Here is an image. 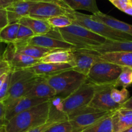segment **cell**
Wrapping results in <instances>:
<instances>
[{
    "instance_id": "9c48e42d",
    "label": "cell",
    "mask_w": 132,
    "mask_h": 132,
    "mask_svg": "<svg viewBox=\"0 0 132 132\" xmlns=\"http://www.w3.org/2000/svg\"><path fill=\"white\" fill-rule=\"evenodd\" d=\"M114 87H115L114 84L97 86L88 106L98 111H114L119 108L121 106L114 102L111 97V91Z\"/></svg>"
},
{
    "instance_id": "7c38bea8",
    "label": "cell",
    "mask_w": 132,
    "mask_h": 132,
    "mask_svg": "<svg viewBox=\"0 0 132 132\" xmlns=\"http://www.w3.org/2000/svg\"><path fill=\"white\" fill-rule=\"evenodd\" d=\"M114 111L88 113L69 119V121L72 126V132H82L100 120L111 116Z\"/></svg>"
},
{
    "instance_id": "277c9868",
    "label": "cell",
    "mask_w": 132,
    "mask_h": 132,
    "mask_svg": "<svg viewBox=\"0 0 132 132\" xmlns=\"http://www.w3.org/2000/svg\"><path fill=\"white\" fill-rule=\"evenodd\" d=\"M67 16L73 22L89 29L107 40L114 41H132V37L126 33L111 27L109 25L94 20L90 15L71 10Z\"/></svg>"
},
{
    "instance_id": "5b68a950",
    "label": "cell",
    "mask_w": 132,
    "mask_h": 132,
    "mask_svg": "<svg viewBox=\"0 0 132 132\" xmlns=\"http://www.w3.org/2000/svg\"><path fill=\"white\" fill-rule=\"evenodd\" d=\"M44 77L37 76L27 69L11 71V82L8 95L3 101L6 109L18 99L23 97L27 93Z\"/></svg>"
},
{
    "instance_id": "836d02e7",
    "label": "cell",
    "mask_w": 132,
    "mask_h": 132,
    "mask_svg": "<svg viewBox=\"0 0 132 132\" xmlns=\"http://www.w3.org/2000/svg\"><path fill=\"white\" fill-rule=\"evenodd\" d=\"M115 7L124 12V10L132 3L131 0H109Z\"/></svg>"
},
{
    "instance_id": "7402d4cb",
    "label": "cell",
    "mask_w": 132,
    "mask_h": 132,
    "mask_svg": "<svg viewBox=\"0 0 132 132\" xmlns=\"http://www.w3.org/2000/svg\"><path fill=\"white\" fill-rule=\"evenodd\" d=\"M55 96L54 89L47 82L45 77H42L24 96L51 99Z\"/></svg>"
},
{
    "instance_id": "b9f144b4",
    "label": "cell",
    "mask_w": 132,
    "mask_h": 132,
    "mask_svg": "<svg viewBox=\"0 0 132 132\" xmlns=\"http://www.w3.org/2000/svg\"><path fill=\"white\" fill-rule=\"evenodd\" d=\"M124 13L127 14L128 15H130V16H132V3L131 5H129L124 11Z\"/></svg>"
},
{
    "instance_id": "3957f363",
    "label": "cell",
    "mask_w": 132,
    "mask_h": 132,
    "mask_svg": "<svg viewBox=\"0 0 132 132\" xmlns=\"http://www.w3.org/2000/svg\"><path fill=\"white\" fill-rule=\"evenodd\" d=\"M96 87V85L86 80L78 89L65 98H54V105L68 119V117L75 111L88 106L93 97Z\"/></svg>"
},
{
    "instance_id": "9a60e30c",
    "label": "cell",
    "mask_w": 132,
    "mask_h": 132,
    "mask_svg": "<svg viewBox=\"0 0 132 132\" xmlns=\"http://www.w3.org/2000/svg\"><path fill=\"white\" fill-rule=\"evenodd\" d=\"M25 69L37 76L48 77L72 69V66L68 63H39Z\"/></svg>"
},
{
    "instance_id": "cb8c5ba5",
    "label": "cell",
    "mask_w": 132,
    "mask_h": 132,
    "mask_svg": "<svg viewBox=\"0 0 132 132\" xmlns=\"http://www.w3.org/2000/svg\"><path fill=\"white\" fill-rule=\"evenodd\" d=\"M73 50L58 49L42 58L40 60V63H70L73 58Z\"/></svg>"
},
{
    "instance_id": "2e32d148",
    "label": "cell",
    "mask_w": 132,
    "mask_h": 132,
    "mask_svg": "<svg viewBox=\"0 0 132 132\" xmlns=\"http://www.w3.org/2000/svg\"><path fill=\"white\" fill-rule=\"evenodd\" d=\"M113 131L122 132L132 127V110L120 107L111 116Z\"/></svg>"
},
{
    "instance_id": "8992f818",
    "label": "cell",
    "mask_w": 132,
    "mask_h": 132,
    "mask_svg": "<svg viewBox=\"0 0 132 132\" xmlns=\"http://www.w3.org/2000/svg\"><path fill=\"white\" fill-rule=\"evenodd\" d=\"M45 79L55 91V97L64 99L78 89L87 80V77L69 69L45 77Z\"/></svg>"
},
{
    "instance_id": "f1b7e54d",
    "label": "cell",
    "mask_w": 132,
    "mask_h": 132,
    "mask_svg": "<svg viewBox=\"0 0 132 132\" xmlns=\"http://www.w3.org/2000/svg\"><path fill=\"white\" fill-rule=\"evenodd\" d=\"M49 25L53 29L55 28H63L73 24V20L66 15L54 16L47 20Z\"/></svg>"
},
{
    "instance_id": "484cf974",
    "label": "cell",
    "mask_w": 132,
    "mask_h": 132,
    "mask_svg": "<svg viewBox=\"0 0 132 132\" xmlns=\"http://www.w3.org/2000/svg\"><path fill=\"white\" fill-rule=\"evenodd\" d=\"M19 27L20 23L15 22L9 23L0 30V41L6 44L14 43L16 40Z\"/></svg>"
},
{
    "instance_id": "d590c367",
    "label": "cell",
    "mask_w": 132,
    "mask_h": 132,
    "mask_svg": "<svg viewBox=\"0 0 132 132\" xmlns=\"http://www.w3.org/2000/svg\"><path fill=\"white\" fill-rule=\"evenodd\" d=\"M9 24L7 12L5 9H0V30Z\"/></svg>"
},
{
    "instance_id": "4dcf8cb0",
    "label": "cell",
    "mask_w": 132,
    "mask_h": 132,
    "mask_svg": "<svg viewBox=\"0 0 132 132\" xmlns=\"http://www.w3.org/2000/svg\"><path fill=\"white\" fill-rule=\"evenodd\" d=\"M35 36L34 32L30 30L29 27L20 24V27H19L18 31L17 37L16 40L14 43L17 42H23L29 40L30 38ZM14 44V43H13Z\"/></svg>"
},
{
    "instance_id": "d6986e66",
    "label": "cell",
    "mask_w": 132,
    "mask_h": 132,
    "mask_svg": "<svg viewBox=\"0 0 132 132\" xmlns=\"http://www.w3.org/2000/svg\"><path fill=\"white\" fill-rule=\"evenodd\" d=\"M94 20L104 23L113 29L126 33L132 37V25L117 20L111 16L102 13L101 11L94 14L90 15Z\"/></svg>"
},
{
    "instance_id": "44dd1931",
    "label": "cell",
    "mask_w": 132,
    "mask_h": 132,
    "mask_svg": "<svg viewBox=\"0 0 132 132\" xmlns=\"http://www.w3.org/2000/svg\"><path fill=\"white\" fill-rule=\"evenodd\" d=\"M13 44L17 52L37 60H40L44 56L49 54V53L58 50V49H48V48L36 46V45H29L25 43H14Z\"/></svg>"
},
{
    "instance_id": "603a6c76",
    "label": "cell",
    "mask_w": 132,
    "mask_h": 132,
    "mask_svg": "<svg viewBox=\"0 0 132 132\" xmlns=\"http://www.w3.org/2000/svg\"><path fill=\"white\" fill-rule=\"evenodd\" d=\"M87 49H91L98 53L115 51L132 53V41H114L107 40L106 42L102 45L92 47Z\"/></svg>"
},
{
    "instance_id": "7a4b0ae2",
    "label": "cell",
    "mask_w": 132,
    "mask_h": 132,
    "mask_svg": "<svg viewBox=\"0 0 132 132\" xmlns=\"http://www.w3.org/2000/svg\"><path fill=\"white\" fill-rule=\"evenodd\" d=\"M50 100L15 115L6 124L5 132H27L46 122L49 119Z\"/></svg>"
},
{
    "instance_id": "52a82bcc",
    "label": "cell",
    "mask_w": 132,
    "mask_h": 132,
    "mask_svg": "<svg viewBox=\"0 0 132 132\" xmlns=\"http://www.w3.org/2000/svg\"><path fill=\"white\" fill-rule=\"evenodd\" d=\"M122 67L101 60L93 66L87 75V80L97 86L115 83Z\"/></svg>"
},
{
    "instance_id": "8d00e7d4",
    "label": "cell",
    "mask_w": 132,
    "mask_h": 132,
    "mask_svg": "<svg viewBox=\"0 0 132 132\" xmlns=\"http://www.w3.org/2000/svg\"><path fill=\"white\" fill-rule=\"evenodd\" d=\"M11 72L10 65L4 60H0V77L4 74H7Z\"/></svg>"
},
{
    "instance_id": "4316f807",
    "label": "cell",
    "mask_w": 132,
    "mask_h": 132,
    "mask_svg": "<svg viewBox=\"0 0 132 132\" xmlns=\"http://www.w3.org/2000/svg\"><path fill=\"white\" fill-rule=\"evenodd\" d=\"M111 116L100 120L82 132H113Z\"/></svg>"
},
{
    "instance_id": "ab89813d",
    "label": "cell",
    "mask_w": 132,
    "mask_h": 132,
    "mask_svg": "<svg viewBox=\"0 0 132 132\" xmlns=\"http://www.w3.org/2000/svg\"><path fill=\"white\" fill-rule=\"evenodd\" d=\"M7 45V44L0 41V60H3V58L5 51L6 47H7V45Z\"/></svg>"
},
{
    "instance_id": "ffe728a7",
    "label": "cell",
    "mask_w": 132,
    "mask_h": 132,
    "mask_svg": "<svg viewBox=\"0 0 132 132\" xmlns=\"http://www.w3.org/2000/svg\"><path fill=\"white\" fill-rule=\"evenodd\" d=\"M18 23L29 27L34 32L35 36L46 35L53 29L47 20L32 18L29 16L23 17L19 20Z\"/></svg>"
},
{
    "instance_id": "ba28073f",
    "label": "cell",
    "mask_w": 132,
    "mask_h": 132,
    "mask_svg": "<svg viewBox=\"0 0 132 132\" xmlns=\"http://www.w3.org/2000/svg\"><path fill=\"white\" fill-rule=\"evenodd\" d=\"M73 60L70 63L72 69L86 77L93 66L102 60L98 53L91 49H73Z\"/></svg>"
},
{
    "instance_id": "f546056e",
    "label": "cell",
    "mask_w": 132,
    "mask_h": 132,
    "mask_svg": "<svg viewBox=\"0 0 132 132\" xmlns=\"http://www.w3.org/2000/svg\"><path fill=\"white\" fill-rule=\"evenodd\" d=\"M111 97L114 102L121 106L129 98V91L124 87L120 90L114 87L111 91Z\"/></svg>"
},
{
    "instance_id": "30bf717a",
    "label": "cell",
    "mask_w": 132,
    "mask_h": 132,
    "mask_svg": "<svg viewBox=\"0 0 132 132\" xmlns=\"http://www.w3.org/2000/svg\"><path fill=\"white\" fill-rule=\"evenodd\" d=\"M3 60L9 64L11 71L27 69L40 63V60L35 59L16 51L13 44L7 45Z\"/></svg>"
},
{
    "instance_id": "60d3db41",
    "label": "cell",
    "mask_w": 132,
    "mask_h": 132,
    "mask_svg": "<svg viewBox=\"0 0 132 132\" xmlns=\"http://www.w3.org/2000/svg\"><path fill=\"white\" fill-rule=\"evenodd\" d=\"M120 107L132 110V96L131 97H129L124 103H123Z\"/></svg>"
},
{
    "instance_id": "7bdbcfd3",
    "label": "cell",
    "mask_w": 132,
    "mask_h": 132,
    "mask_svg": "<svg viewBox=\"0 0 132 132\" xmlns=\"http://www.w3.org/2000/svg\"><path fill=\"white\" fill-rule=\"evenodd\" d=\"M7 74H8V73H7V74H4L3 75H2V77H0V88H1L2 84H3V82H4L5 80L6 77H7Z\"/></svg>"
},
{
    "instance_id": "e575fe53",
    "label": "cell",
    "mask_w": 132,
    "mask_h": 132,
    "mask_svg": "<svg viewBox=\"0 0 132 132\" xmlns=\"http://www.w3.org/2000/svg\"><path fill=\"white\" fill-rule=\"evenodd\" d=\"M6 107L3 102H0V129H3L7 124L6 120Z\"/></svg>"
},
{
    "instance_id": "d4e9b609",
    "label": "cell",
    "mask_w": 132,
    "mask_h": 132,
    "mask_svg": "<svg viewBox=\"0 0 132 132\" xmlns=\"http://www.w3.org/2000/svg\"><path fill=\"white\" fill-rule=\"evenodd\" d=\"M73 11L84 10L93 14L98 12L96 0H62Z\"/></svg>"
},
{
    "instance_id": "6da1fadb",
    "label": "cell",
    "mask_w": 132,
    "mask_h": 132,
    "mask_svg": "<svg viewBox=\"0 0 132 132\" xmlns=\"http://www.w3.org/2000/svg\"><path fill=\"white\" fill-rule=\"evenodd\" d=\"M46 35L69 43L77 49H89L102 45L107 40L104 37L73 22L66 27L53 29Z\"/></svg>"
},
{
    "instance_id": "f6af8a7d",
    "label": "cell",
    "mask_w": 132,
    "mask_h": 132,
    "mask_svg": "<svg viewBox=\"0 0 132 132\" xmlns=\"http://www.w3.org/2000/svg\"><path fill=\"white\" fill-rule=\"evenodd\" d=\"M0 132H5V129H4V128H3V129H0Z\"/></svg>"
},
{
    "instance_id": "8fae6325",
    "label": "cell",
    "mask_w": 132,
    "mask_h": 132,
    "mask_svg": "<svg viewBox=\"0 0 132 132\" xmlns=\"http://www.w3.org/2000/svg\"><path fill=\"white\" fill-rule=\"evenodd\" d=\"M56 3L49 2H34L30 8L29 16L45 20L51 17L61 15H66L71 11Z\"/></svg>"
},
{
    "instance_id": "1f68e13d",
    "label": "cell",
    "mask_w": 132,
    "mask_h": 132,
    "mask_svg": "<svg viewBox=\"0 0 132 132\" xmlns=\"http://www.w3.org/2000/svg\"><path fill=\"white\" fill-rule=\"evenodd\" d=\"M44 132H72V126L69 120H64L52 126Z\"/></svg>"
},
{
    "instance_id": "74e56055",
    "label": "cell",
    "mask_w": 132,
    "mask_h": 132,
    "mask_svg": "<svg viewBox=\"0 0 132 132\" xmlns=\"http://www.w3.org/2000/svg\"><path fill=\"white\" fill-rule=\"evenodd\" d=\"M21 1H26V2H49V3H56V4L62 6L64 8L70 9L62 0H21Z\"/></svg>"
},
{
    "instance_id": "4fadbf2b",
    "label": "cell",
    "mask_w": 132,
    "mask_h": 132,
    "mask_svg": "<svg viewBox=\"0 0 132 132\" xmlns=\"http://www.w3.org/2000/svg\"><path fill=\"white\" fill-rule=\"evenodd\" d=\"M20 43H25V44H29V45H36V46L53 49L72 50V49H77L74 45H71L69 43L65 42L63 40H59V39L55 38L49 36V35L34 36L33 37L30 38L29 40Z\"/></svg>"
},
{
    "instance_id": "5bb4252c",
    "label": "cell",
    "mask_w": 132,
    "mask_h": 132,
    "mask_svg": "<svg viewBox=\"0 0 132 132\" xmlns=\"http://www.w3.org/2000/svg\"><path fill=\"white\" fill-rule=\"evenodd\" d=\"M50 99L42 98L36 97H28L23 96L21 98L18 99L17 101L14 102L13 104L11 105L6 109V120L7 122L11 120L15 115H18L22 111L31 108L40 104L43 102L49 101Z\"/></svg>"
},
{
    "instance_id": "83f0119b",
    "label": "cell",
    "mask_w": 132,
    "mask_h": 132,
    "mask_svg": "<svg viewBox=\"0 0 132 132\" xmlns=\"http://www.w3.org/2000/svg\"><path fill=\"white\" fill-rule=\"evenodd\" d=\"M132 84V68L122 67V71L114 83L115 87H122L127 88Z\"/></svg>"
},
{
    "instance_id": "ac0fdd59",
    "label": "cell",
    "mask_w": 132,
    "mask_h": 132,
    "mask_svg": "<svg viewBox=\"0 0 132 132\" xmlns=\"http://www.w3.org/2000/svg\"><path fill=\"white\" fill-rule=\"evenodd\" d=\"M99 57L102 60L110 62L121 67L132 68L131 52H105L98 53Z\"/></svg>"
},
{
    "instance_id": "e0dca14e",
    "label": "cell",
    "mask_w": 132,
    "mask_h": 132,
    "mask_svg": "<svg viewBox=\"0 0 132 132\" xmlns=\"http://www.w3.org/2000/svg\"><path fill=\"white\" fill-rule=\"evenodd\" d=\"M34 2L16 0L5 9L9 23L18 22L23 17L29 15L30 8Z\"/></svg>"
},
{
    "instance_id": "ee69618b",
    "label": "cell",
    "mask_w": 132,
    "mask_h": 132,
    "mask_svg": "<svg viewBox=\"0 0 132 132\" xmlns=\"http://www.w3.org/2000/svg\"><path fill=\"white\" fill-rule=\"evenodd\" d=\"M122 132H132V127H131V128H128V129H126V130L123 131Z\"/></svg>"
},
{
    "instance_id": "bcb514c9",
    "label": "cell",
    "mask_w": 132,
    "mask_h": 132,
    "mask_svg": "<svg viewBox=\"0 0 132 132\" xmlns=\"http://www.w3.org/2000/svg\"><path fill=\"white\" fill-rule=\"evenodd\" d=\"M131 2H132V0H131Z\"/></svg>"
},
{
    "instance_id": "f35d334b",
    "label": "cell",
    "mask_w": 132,
    "mask_h": 132,
    "mask_svg": "<svg viewBox=\"0 0 132 132\" xmlns=\"http://www.w3.org/2000/svg\"><path fill=\"white\" fill-rule=\"evenodd\" d=\"M16 0H0V9H6Z\"/></svg>"
},
{
    "instance_id": "d6a6232c",
    "label": "cell",
    "mask_w": 132,
    "mask_h": 132,
    "mask_svg": "<svg viewBox=\"0 0 132 132\" xmlns=\"http://www.w3.org/2000/svg\"><path fill=\"white\" fill-rule=\"evenodd\" d=\"M11 77V71L7 74V76L6 77L5 80L4 82H3L2 87L0 88V102H3L6 99V98H7L10 87Z\"/></svg>"
}]
</instances>
